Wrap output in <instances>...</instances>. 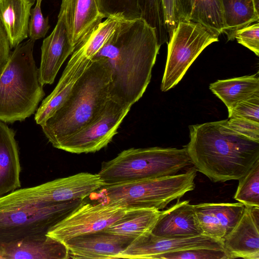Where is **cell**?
Masks as SVG:
<instances>
[{
    "instance_id": "19",
    "label": "cell",
    "mask_w": 259,
    "mask_h": 259,
    "mask_svg": "<svg viewBox=\"0 0 259 259\" xmlns=\"http://www.w3.org/2000/svg\"><path fill=\"white\" fill-rule=\"evenodd\" d=\"M151 233L159 237L202 235L194 205L189 200L178 201L165 210L161 211Z\"/></svg>"
},
{
    "instance_id": "17",
    "label": "cell",
    "mask_w": 259,
    "mask_h": 259,
    "mask_svg": "<svg viewBox=\"0 0 259 259\" xmlns=\"http://www.w3.org/2000/svg\"><path fill=\"white\" fill-rule=\"evenodd\" d=\"M104 18L96 0H62L58 17L74 48Z\"/></svg>"
},
{
    "instance_id": "2",
    "label": "cell",
    "mask_w": 259,
    "mask_h": 259,
    "mask_svg": "<svg viewBox=\"0 0 259 259\" xmlns=\"http://www.w3.org/2000/svg\"><path fill=\"white\" fill-rule=\"evenodd\" d=\"M189 133L192 164L214 182L239 180L259 160V141L233 131L225 119L192 125Z\"/></svg>"
},
{
    "instance_id": "7",
    "label": "cell",
    "mask_w": 259,
    "mask_h": 259,
    "mask_svg": "<svg viewBox=\"0 0 259 259\" xmlns=\"http://www.w3.org/2000/svg\"><path fill=\"white\" fill-rule=\"evenodd\" d=\"M83 199L42 204L0 205V246L46 235Z\"/></svg>"
},
{
    "instance_id": "13",
    "label": "cell",
    "mask_w": 259,
    "mask_h": 259,
    "mask_svg": "<svg viewBox=\"0 0 259 259\" xmlns=\"http://www.w3.org/2000/svg\"><path fill=\"white\" fill-rule=\"evenodd\" d=\"M135 239L102 230L75 236L64 244L69 258L115 259Z\"/></svg>"
},
{
    "instance_id": "15",
    "label": "cell",
    "mask_w": 259,
    "mask_h": 259,
    "mask_svg": "<svg viewBox=\"0 0 259 259\" xmlns=\"http://www.w3.org/2000/svg\"><path fill=\"white\" fill-rule=\"evenodd\" d=\"M223 246L230 259H259V207L245 206Z\"/></svg>"
},
{
    "instance_id": "25",
    "label": "cell",
    "mask_w": 259,
    "mask_h": 259,
    "mask_svg": "<svg viewBox=\"0 0 259 259\" xmlns=\"http://www.w3.org/2000/svg\"><path fill=\"white\" fill-rule=\"evenodd\" d=\"M225 30L228 40L235 32L259 20V0H222Z\"/></svg>"
},
{
    "instance_id": "10",
    "label": "cell",
    "mask_w": 259,
    "mask_h": 259,
    "mask_svg": "<svg viewBox=\"0 0 259 259\" xmlns=\"http://www.w3.org/2000/svg\"><path fill=\"white\" fill-rule=\"evenodd\" d=\"M131 108L111 99L96 119L61 142L56 148L75 154L101 150L117 134V129Z\"/></svg>"
},
{
    "instance_id": "4",
    "label": "cell",
    "mask_w": 259,
    "mask_h": 259,
    "mask_svg": "<svg viewBox=\"0 0 259 259\" xmlns=\"http://www.w3.org/2000/svg\"><path fill=\"white\" fill-rule=\"evenodd\" d=\"M34 40L21 42L11 52L0 76V121H23L45 95L33 56Z\"/></svg>"
},
{
    "instance_id": "5",
    "label": "cell",
    "mask_w": 259,
    "mask_h": 259,
    "mask_svg": "<svg viewBox=\"0 0 259 259\" xmlns=\"http://www.w3.org/2000/svg\"><path fill=\"white\" fill-rule=\"evenodd\" d=\"M191 164L186 147L132 148L103 162L98 174L109 185L175 175Z\"/></svg>"
},
{
    "instance_id": "37",
    "label": "cell",
    "mask_w": 259,
    "mask_h": 259,
    "mask_svg": "<svg viewBox=\"0 0 259 259\" xmlns=\"http://www.w3.org/2000/svg\"><path fill=\"white\" fill-rule=\"evenodd\" d=\"M36 1V4L41 5V3L42 0H35Z\"/></svg>"
},
{
    "instance_id": "34",
    "label": "cell",
    "mask_w": 259,
    "mask_h": 259,
    "mask_svg": "<svg viewBox=\"0 0 259 259\" xmlns=\"http://www.w3.org/2000/svg\"><path fill=\"white\" fill-rule=\"evenodd\" d=\"M10 49L7 34L0 20V76L9 60Z\"/></svg>"
},
{
    "instance_id": "3",
    "label": "cell",
    "mask_w": 259,
    "mask_h": 259,
    "mask_svg": "<svg viewBox=\"0 0 259 259\" xmlns=\"http://www.w3.org/2000/svg\"><path fill=\"white\" fill-rule=\"evenodd\" d=\"M110 81L107 61L102 58H93L67 99L40 125L54 147L100 114L111 99Z\"/></svg>"
},
{
    "instance_id": "9",
    "label": "cell",
    "mask_w": 259,
    "mask_h": 259,
    "mask_svg": "<svg viewBox=\"0 0 259 259\" xmlns=\"http://www.w3.org/2000/svg\"><path fill=\"white\" fill-rule=\"evenodd\" d=\"M105 185L98 174L80 172L17 189L1 197L0 203L34 205L84 199Z\"/></svg>"
},
{
    "instance_id": "16",
    "label": "cell",
    "mask_w": 259,
    "mask_h": 259,
    "mask_svg": "<svg viewBox=\"0 0 259 259\" xmlns=\"http://www.w3.org/2000/svg\"><path fill=\"white\" fill-rule=\"evenodd\" d=\"M71 55L55 88L42 101L35 114L34 119L37 124H42L65 101L91 60L78 47Z\"/></svg>"
},
{
    "instance_id": "21",
    "label": "cell",
    "mask_w": 259,
    "mask_h": 259,
    "mask_svg": "<svg viewBox=\"0 0 259 259\" xmlns=\"http://www.w3.org/2000/svg\"><path fill=\"white\" fill-rule=\"evenodd\" d=\"M14 131L0 122V198L21 186V166Z\"/></svg>"
},
{
    "instance_id": "8",
    "label": "cell",
    "mask_w": 259,
    "mask_h": 259,
    "mask_svg": "<svg viewBox=\"0 0 259 259\" xmlns=\"http://www.w3.org/2000/svg\"><path fill=\"white\" fill-rule=\"evenodd\" d=\"M219 36L199 23L179 22L168 40L161 91L166 92L177 84L204 49L219 41Z\"/></svg>"
},
{
    "instance_id": "32",
    "label": "cell",
    "mask_w": 259,
    "mask_h": 259,
    "mask_svg": "<svg viewBox=\"0 0 259 259\" xmlns=\"http://www.w3.org/2000/svg\"><path fill=\"white\" fill-rule=\"evenodd\" d=\"M30 19L28 24V35L29 39L35 41L44 37L50 26L48 17L44 18L40 8V5L36 4L30 10Z\"/></svg>"
},
{
    "instance_id": "26",
    "label": "cell",
    "mask_w": 259,
    "mask_h": 259,
    "mask_svg": "<svg viewBox=\"0 0 259 259\" xmlns=\"http://www.w3.org/2000/svg\"><path fill=\"white\" fill-rule=\"evenodd\" d=\"M190 20L199 23L219 35L224 33L225 21L222 0H192Z\"/></svg>"
},
{
    "instance_id": "31",
    "label": "cell",
    "mask_w": 259,
    "mask_h": 259,
    "mask_svg": "<svg viewBox=\"0 0 259 259\" xmlns=\"http://www.w3.org/2000/svg\"><path fill=\"white\" fill-rule=\"evenodd\" d=\"M234 38L238 43L259 55V22H256L237 30Z\"/></svg>"
},
{
    "instance_id": "22",
    "label": "cell",
    "mask_w": 259,
    "mask_h": 259,
    "mask_svg": "<svg viewBox=\"0 0 259 259\" xmlns=\"http://www.w3.org/2000/svg\"><path fill=\"white\" fill-rule=\"evenodd\" d=\"M35 0H0V20L14 48L28 37L30 10Z\"/></svg>"
},
{
    "instance_id": "12",
    "label": "cell",
    "mask_w": 259,
    "mask_h": 259,
    "mask_svg": "<svg viewBox=\"0 0 259 259\" xmlns=\"http://www.w3.org/2000/svg\"><path fill=\"white\" fill-rule=\"evenodd\" d=\"M198 247L224 249L223 242L203 235L159 237L150 232L135 238L115 259H156L165 253Z\"/></svg>"
},
{
    "instance_id": "27",
    "label": "cell",
    "mask_w": 259,
    "mask_h": 259,
    "mask_svg": "<svg viewBox=\"0 0 259 259\" xmlns=\"http://www.w3.org/2000/svg\"><path fill=\"white\" fill-rule=\"evenodd\" d=\"M259 160L239 180L234 199L244 206L259 207Z\"/></svg>"
},
{
    "instance_id": "29",
    "label": "cell",
    "mask_w": 259,
    "mask_h": 259,
    "mask_svg": "<svg viewBox=\"0 0 259 259\" xmlns=\"http://www.w3.org/2000/svg\"><path fill=\"white\" fill-rule=\"evenodd\" d=\"M156 259H230L224 249L198 247L165 253Z\"/></svg>"
},
{
    "instance_id": "36",
    "label": "cell",
    "mask_w": 259,
    "mask_h": 259,
    "mask_svg": "<svg viewBox=\"0 0 259 259\" xmlns=\"http://www.w3.org/2000/svg\"><path fill=\"white\" fill-rule=\"evenodd\" d=\"M175 14L177 23L190 20L192 0H174Z\"/></svg>"
},
{
    "instance_id": "24",
    "label": "cell",
    "mask_w": 259,
    "mask_h": 259,
    "mask_svg": "<svg viewBox=\"0 0 259 259\" xmlns=\"http://www.w3.org/2000/svg\"><path fill=\"white\" fill-rule=\"evenodd\" d=\"M160 211L152 208H126L119 220L104 230L136 238L151 232Z\"/></svg>"
},
{
    "instance_id": "30",
    "label": "cell",
    "mask_w": 259,
    "mask_h": 259,
    "mask_svg": "<svg viewBox=\"0 0 259 259\" xmlns=\"http://www.w3.org/2000/svg\"><path fill=\"white\" fill-rule=\"evenodd\" d=\"M228 112L229 118L242 117L259 122V93L238 102Z\"/></svg>"
},
{
    "instance_id": "6",
    "label": "cell",
    "mask_w": 259,
    "mask_h": 259,
    "mask_svg": "<svg viewBox=\"0 0 259 259\" xmlns=\"http://www.w3.org/2000/svg\"><path fill=\"white\" fill-rule=\"evenodd\" d=\"M196 169L160 178L105 185L99 189L100 202L125 208L160 210L195 188Z\"/></svg>"
},
{
    "instance_id": "20",
    "label": "cell",
    "mask_w": 259,
    "mask_h": 259,
    "mask_svg": "<svg viewBox=\"0 0 259 259\" xmlns=\"http://www.w3.org/2000/svg\"><path fill=\"white\" fill-rule=\"evenodd\" d=\"M70 258L66 245L46 235L0 246V259Z\"/></svg>"
},
{
    "instance_id": "1",
    "label": "cell",
    "mask_w": 259,
    "mask_h": 259,
    "mask_svg": "<svg viewBox=\"0 0 259 259\" xmlns=\"http://www.w3.org/2000/svg\"><path fill=\"white\" fill-rule=\"evenodd\" d=\"M160 47L155 29L143 18L120 20L93 57L104 58L109 65L112 99L130 107L140 99L150 83Z\"/></svg>"
},
{
    "instance_id": "35",
    "label": "cell",
    "mask_w": 259,
    "mask_h": 259,
    "mask_svg": "<svg viewBox=\"0 0 259 259\" xmlns=\"http://www.w3.org/2000/svg\"><path fill=\"white\" fill-rule=\"evenodd\" d=\"M162 2L165 25L169 38L177 24L175 18L174 0H162Z\"/></svg>"
},
{
    "instance_id": "33",
    "label": "cell",
    "mask_w": 259,
    "mask_h": 259,
    "mask_svg": "<svg viewBox=\"0 0 259 259\" xmlns=\"http://www.w3.org/2000/svg\"><path fill=\"white\" fill-rule=\"evenodd\" d=\"M225 119L226 125L233 131L259 141V122L244 118L233 117Z\"/></svg>"
},
{
    "instance_id": "18",
    "label": "cell",
    "mask_w": 259,
    "mask_h": 259,
    "mask_svg": "<svg viewBox=\"0 0 259 259\" xmlns=\"http://www.w3.org/2000/svg\"><path fill=\"white\" fill-rule=\"evenodd\" d=\"M74 49L64 23L58 19L54 30L44 39L41 47L38 75L43 86L54 82L62 64Z\"/></svg>"
},
{
    "instance_id": "28",
    "label": "cell",
    "mask_w": 259,
    "mask_h": 259,
    "mask_svg": "<svg viewBox=\"0 0 259 259\" xmlns=\"http://www.w3.org/2000/svg\"><path fill=\"white\" fill-rule=\"evenodd\" d=\"M101 13L105 18L116 17L131 20L141 17L138 0H96Z\"/></svg>"
},
{
    "instance_id": "23",
    "label": "cell",
    "mask_w": 259,
    "mask_h": 259,
    "mask_svg": "<svg viewBox=\"0 0 259 259\" xmlns=\"http://www.w3.org/2000/svg\"><path fill=\"white\" fill-rule=\"evenodd\" d=\"M209 89L229 110L238 102L259 93L258 73L251 75L218 80L210 84Z\"/></svg>"
},
{
    "instance_id": "11",
    "label": "cell",
    "mask_w": 259,
    "mask_h": 259,
    "mask_svg": "<svg viewBox=\"0 0 259 259\" xmlns=\"http://www.w3.org/2000/svg\"><path fill=\"white\" fill-rule=\"evenodd\" d=\"M126 208L84 201L55 225L47 235L63 243L75 236L104 230L124 214Z\"/></svg>"
},
{
    "instance_id": "14",
    "label": "cell",
    "mask_w": 259,
    "mask_h": 259,
    "mask_svg": "<svg viewBox=\"0 0 259 259\" xmlns=\"http://www.w3.org/2000/svg\"><path fill=\"white\" fill-rule=\"evenodd\" d=\"M245 206L237 203H203L194 205L202 235L224 242L241 218Z\"/></svg>"
}]
</instances>
